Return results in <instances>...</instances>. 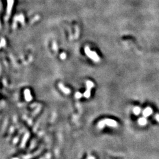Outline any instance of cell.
<instances>
[{"mask_svg": "<svg viewBox=\"0 0 159 159\" xmlns=\"http://www.w3.org/2000/svg\"><path fill=\"white\" fill-rule=\"evenodd\" d=\"M81 96H82V94L81 93H79V92H77L76 94H75V97H76V98H81Z\"/></svg>", "mask_w": 159, "mask_h": 159, "instance_id": "ba28073f", "label": "cell"}, {"mask_svg": "<svg viewBox=\"0 0 159 159\" xmlns=\"http://www.w3.org/2000/svg\"><path fill=\"white\" fill-rule=\"evenodd\" d=\"M4 43H5V41H4V40L2 38V39L1 40V47H2L3 45H4V44H5Z\"/></svg>", "mask_w": 159, "mask_h": 159, "instance_id": "8fae6325", "label": "cell"}, {"mask_svg": "<svg viewBox=\"0 0 159 159\" xmlns=\"http://www.w3.org/2000/svg\"><path fill=\"white\" fill-rule=\"evenodd\" d=\"M138 123H139L140 125L141 126H144L147 124V119H146L145 117H142V118H140L138 120Z\"/></svg>", "mask_w": 159, "mask_h": 159, "instance_id": "8992f818", "label": "cell"}, {"mask_svg": "<svg viewBox=\"0 0 159 159\" xmlns=\"http://www.w3.org/2000/svg\"><path fill=\"white\" fill-rule=\"evenodd\" d=\"M24 95H25V98H26V101H30L32 99L30 91L29 90H26L24 91Z\"/></svg>", "mask_w": 159, "mask_h": 159, "instance_id": "277c9868", "label": "cell"}, {"mask_svg": "<svg viewBox=\"0 0 159 159\" xmlns=\"http://www.w3.org/2000/svg\"><path fill=\"white\" fill-rule=\"evenodd\" d=\"M94 87L93 82H91V81H87V90L84 94V96L86 98H89L90 96V91L91 88Z\"/></svg>", "mask_w": 159, "mask_h": 159, "instance_id": "7a4b0ae2", "label": "cell"}, {"mask_svg": "<svg viewBox=\"0 0 159 159\" xmlns=\"http://www.w3.org/2000/svg\"><path fill=\"white\" fill-rule=\"evenodd\" d=\"M84 50L87 55L89 58H90L91 60H93V61L95 62H98L100 61L99 57H98V55L96 54V53L91 51L88 47H85Z\"/></svg>", "mask_w": 159, "mask_h": 159, "instance_id": "6da1fadb", "label": "cell"}, {"mask_svg": "<svg viewBox=\"0 0 159 159\" xmlns=\"http://www.w3.org/2000/svg\"><path fill=\"white\" fill-rule=\"evenodd\" d=\"M154 117H155L156 120L157 121L159 122V114H156V116H154Z\"/></svg>", "mask_w": 159, "mask_h": 159, "instance_id": "30bf717a", "label": "cell"}, {"mask_svg": "<svg viewBox=\"0 0 159 159\" xmlns=\"http://www.w3.org/2000/svg\"><path fill=\"white\" fill-rule=\"evenodd\" d=\"M133 112L135 115H138L141 113V108L138 107H135L133 110Z\"/></svg>", "mask_w": 159, "mask_h": 159, "instance_id": "52a82bcc", "label": "cell"}, {"mask_svg": "<svg viewBox=\"0 0 159 159\" xmlns=\"http://www.w3.org/2000/svg\"><path fill=\"white\" fill-rule=\"evenodd\" d=\"M59 87L60 88V89L61 90V91H63L64 93L66 94H68L70 93V91L68 88L65 87L62 84H59Z\"/></svg>", "mask_w": 159, "mask_h": 159, "instance_id": "5b68a950", "label": "cell"}, {"mask_svg": "<svg viewBox=\"0 0 159 159\" xmlns=\"http://www.w3.org/2000/svg\"><path fill=\"white\" fill-rule=\"evenodd\" d=\"M60 57H61V58H62V59H65L66 57V55L64 54V53H63V54H61Z\"/></svg>", "mask_w": 159, "mask_h": 159, "instance_id": "9c48e42d", "label": "cell"}, {"mask_svg": "<svg viewBox=\"0 0 159 159\" xmlns=\"http://www.w3.org/2000/svg\"><path fill=\"white\" fill-rule=\"evenodd\" d=\"M153 113V110L151 107H148L146 108H145L144 110V111H143V114L144 117H147L148 116H150V115Z\"/></svg>", "mask_w": 159, "mask_h": 159, "instance_id": "3957f363", "label": "cell"}]
</instances>
